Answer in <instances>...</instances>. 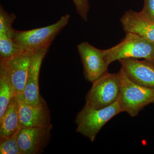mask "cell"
I'll return each instance as SVG.
<instances>
[{"label":"cell","mask_w":154,"mask_h":154,"mask_svg":"<svg viewBox=\"0 0 154 154\" xmlns=\"http://www.w3.org/2000/svg\"><path fill=\"white\" fill-rule=\"evenodd\" d=\"M120 22L125 33H136L154 43V22L146 19L140 12L127 11Z\"/></svg>","instance_id":"12"},{"label":"cell","mask_w":154,"mask_h":154,"mask_svg":"<svg viewBox=\"0 0 154 154\" xmlns=\"http://www.w3.org/2000/svg\"><path fill=\"white\" fill-rule=\"evenodd\" d=\"M127 76L138 85L154 88V64L144 59L128 58L119 60Z\"/></svg>","instance_id":"11"},{"label":"cell","mask_w":154,"mask_h":154,"mask_svg":"<svg viewBox=\"0 0 154 154\" xmlns=\"http://www.w3.org/2000/svg\"><path fill=\"white\" fill-rule=\"evenodd\" d=\"M77 50L82 63L84 76L87 81L94 82L108 72L109 65L105 60L103 50L96 48L86 42L78 45Z\"/></svg>","instance_id":"6"},{"label":"cell","mask_w":154,"mask_h":154,"mask_svg":"<svg viewBox=\"0 0 154 154\" xmlns=\"http://www.w3.org/2000/svg\"><path fill=\"white\" fill-rule=\"evenodd\" d=\"M16 98L19 107L20 128L48 126L52 125L51 123L50 112L44 100L39 105H33L25 102L23 94H17Z\"/></svg>","instance_id":"8"},{"label":"cell","mask_w":154,"mask_h":154,"mask_svg":"<svg viewBox=\"0 0 154 154\" xmlns=\"http://www.w3.org/2000/svg\"><path fill=\"white\" fill-rule=\"evenodd\" d=\"M20 129L19 107L16 96L11 100L0 117V140L17 135Z\"/></svg>","instance_id":"13"},{"label":"cell","mask_w":154,"mask_h":154,"mask_svg":"<svg viewBox=\"0 0 154 154\" xmlns=\"http://www.w3.org/2000/svg\"><path fill=\"white\" fill-rule=\"evenodd\" d=\"M16 96L11 80L6 72L0 68V117L5 112L11 100Z\"/></svg>","instance_id":"14"},{"label":"cell","mask_w":154,"mask_h":154,"mask_svg":"<svg viewBox=\"0 0 154 154\" xmlns=\"http://www.w3.org/2000/svg\"><path fill=\"white\" fill-rule=\"evenodd\" d=\"M49 48L47 47L38 50L32 56L23 93L25 102L28 104L38 105L44 100L39 94V73L42 64Z\"/></svg>","instance_id":"10"},{"label":"cell","mask_w":154,"mask_h":154,"mask_svg":"<svg viewBox=\"0 0 154 154\" xmlns=\"http://www.w3.org/2000/svg\"><path fill=\"white\" fill-rule=\"evenodd\" d=\"M24 51L14 42L12 37L5 34H0V60L11 59Z\"/></svg>","instance_id":"15"},{"label":"cell","mask_w":154,"mask_h":154,"mask_svg":"<svg viewBox=\"0 0 154 154\" xmlns=\"http://www.w3.org/2000/svg\"><path fill=\"white\" fill-rule=\"evenodd\" d=\"M16 19L13 14H8L2 7L0 8V34H5L12 38L15 29L12 27Z\"/></svg>","instance_id":"16"},{"label":"cell","mask_w":154,"mask_h":154,"mask_svg":"<svg viewBox=\"0 0 154 154\" xmlns=\"http://www.w3.org/2000/svg\"><path fill=\"white\" fill-rule=\"evenodd\" d=\"M78 14L85 21L88 20L89 3L88 0H72Z\"/></svg>","instance_id":"18"},{"label":"cell","mask_w":154,"mask_h":154,"mask_svg":"<svg viewBox=\"0 0 154 154\" xmlns=\"http://www.w3.org/2000/svg\"><path fill=\"white\" fill-rule=\"evenodd\" d=\"M103 52L108 65L115 61L128 58H143L154 64V43L136 33H126L120 43L103 50Z\"/></svg>","instance_id":"1"},{"label":"cell","mask_w":154,"mask_h":154,"mask_svg":"<svg viewBox=\"0 0 154 154\" xmlns=\"http://www.w3.org/2000/svg\"><path fill=\"white\" fill-rule=\"evenodd\" d=\"M34 52L24 51L11 59L0 60V68L8 75L16 95L24 93L30 62Z\"/></svg>","instance_id":"9"},{"label":"cell","mask_w":154,"mask_h":154,"mask_svg":"<svg viewBox=\"0 0 154 154\" xmlns=\"http://www.w3.org/2000/svg\"><path fill=\"white\" fill-rule=\"evenodd\" d=\"M70 15L66 14L52 25L28 30H14V42L25 51L34 52L38 50L50 47L61 30L68 25Z\"/></svg>","instance_id":"2"},{"label":"cell","mask_w":154,"mask_h":154,"mask_svg":"<svg viewBox=\"0 0 154 154\" xmlns=\"http://www.w3.org/2000/svg\"><path fill=\"white\" fill-rule=\"evenodd\" d=\"M122 112L123 110L118 100L112 105L101 109H94L85 105L75 119L77 132L93 142L102 127Z\"/></svg>","instance_id":"3"},{"label":"cell","mask_w":154,"mask_h":154,"mask_svg":"<svg viewBox=\"0 0 154 154\" xmlns=\"http://www.w3.org/2000/svg\"><path fill=\"white\" fill-rule=\"evenodd\" d=\"M85 97V105L94 109L108 107L118 101L121 92L119 73L107 72L94 81Z\"/></svg>","instance_id":"5"},{"label":"cell","mask_w":154,"mask_h":154,"mask_svg":"<svg viewBox=\"0 0 154 154\" xmlns=\"http://www.w3.org/2000/svg\"><path fill=\"white\" fill-rule=\"evenodd\" d=\"M119 73L121 82L119 102L123 112L135 117L146 106L154 104V88L134 83L127 76L122 68Z\"/></svg>","instance_id":"4"},{"label":"cell","mask_w":154,"mask_h":154,"mask_svg":"<svg viewBox=\"0 0 154 154\" xmlns=\"http://www.w3.org/2000/svg\"><path fill=\"white\" fill-rule=\"evenodd\" d=\"M140 14L146 19L154 22V0H144Z\"/></svg>","instance_id":"19"},{"label":"cell","mask_w":154,"mask_h":154,"mask_svg":"<svg viewBox=\"0 0 154 154\" xmlns=\"http://www.w3.org/2000/svg\"><path fill=\"white\" fill-rule=\"evenodd\" d=\"M52 128V125L48 126L21 128L17 138L22 154L43 152L50 140Z\"/></svg>","instance_id":"7"},{"label":"cell","mask_w":154,"mask_h":154,"mask_svg":"<svg viewBox=\"0 0 154 154\" xmlns=\"http://www.w3.org/2000/svg\"><path fill=\"white\" fill-rule=\"evenodd\" d=\"M17 135L0 140V154H22L17 140Z\"/></svg>","instance_id":"17"}]
</instances>
